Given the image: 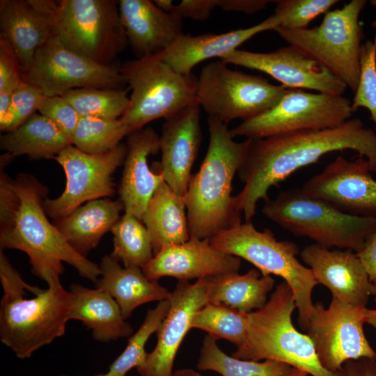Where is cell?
<instances>
[{"label":"cell","instance_id":"cell-1","mask_svg":"<svg viewBox=\"0 0 376 376\" xmlns=\"http://www.w3.org/2000/svg\"><path fill=\"white\" fill-rule=\"evenodd\" d=\"M353 150L368 161L376 173V132L359 118H350L338 127L288 132L263 139H249L238 171L244 184L234 196L235 207L245 221L255 216L257 203L269 198V189L277 187L293 173L316 163L327 154Z\"/></svg>","mask_w":376,"mask_h":376},{"label":"cell","instance_id":"cell-2","mask_svg":"<svg viewBox=\"0 0 376 376\" xmlns=\"http://www.w3.org/2000/svg\"><path fill=\"white\" fill-rule=\"evenodd\" d=\"M48 192L31 174L21 173L13 179L1 171V250L26 253L32 273L47 284L60 281L63 262L95 283L100 276L99 265L77 252L48 220L43 207Z\"/></svg>","mask_w":376,"mask_h":376},{"label":"cell","instance_id":"cell-3","mask_svg":"<svg viewBox=\"0 0 376 376\" xmlns=\"http://www.w3.org/2000/svg\"><path fill=\"white\" fill-rule=\"evenodd\" d=\"M207 124V150L185 196L189 236L199 240L242 223L232 185L249 144V139L235 141L226 124L210 118Z\"/></svg>","mask_w":376,"mask_h":376},{"label":"cell","instance_id":"cell-4","mask_svg":"<svg viewBox=\"0 0 376 376\" xmlns=\"http://www.w3.org/2000/svg\"><path fill=\"white\" fill-rule=\"evenodd\" d=\"M295 308L292 291L283 281L276 286L263 307L249 313L246 340L232 356L285 363L312 376H345L342 370L333 373L322 366L309 336L293 326L292 314Z\"/></svg>","mask_w":376,"mask_h":376},{"label":"cell","instance_id":"cell-5","mask_svg":"<svg viewBox=\"0 0 376 376\" xmlns=\"http://www.w3.org/2000/svg\"><path fill=\"white\" fill-rule=\"evenodd\" d=\"M263 214L283 229L328 249L355 253L376 229V217L352 215L305 193L301 187L283 190L264 201Z\"/></svg>","mask_w":376,"mask_h":376},{"label":"cell","instance_id":"cell-6","mask_svg":"<svg viewBox=\"0 0 376 376\" xmlns=\"http://www.w3.org/2000/svg\"><path fill=\"white\" fill-rule=\"evenodd\" d=\"M219 251L253 264L263 275L274 274L290 287L298 309V324L306 331L313 309V288L318 284L311 269L297 258L299 248L288 240L279 241L273 233L257 230L251 221L241 223L210 239Z\"/></svg>","mask_w":376,"mask_h":376},{"label":"cell","instance_id":"cell-7","mask_svg":"<svg viewBox=\"0 0 376 376\" xmlns=\"http://www.w3.org/2000/svg\"><path fill=\"white\" fill-rule=\"evenodd\" d=\"M52 34L70 49L101 65L116 63L128 45L115 0H43Z\"/></svg>","mask_w":376,"mask_h":376},{"label":"cell","instance_id":"cell-8","mask_svg":"<svg viewBox=\"0 0 376 376\" xmlns=\"http://www.w3.org/2000/svg\"><path fill=\"white\" fill-rule=\"evenodd\" d=\"M33 297L29 288L3 291L0 304V340L24 359L65 333L70 299L60 281L47 284Z\"/></svg>","mask_w":376,"mask_h":376},{"label":"cell","instance_id":"cell-9","mask_svg":"<svg viewBox=\"0 0 376 376\" xmlns=\"http://www.w3.org/2000/svg\"><path fill=\"white\" fill-rule=\"evenodd\" d=\"M366 3V0H352L341 8L328 11L321 24L312 29H289L278 26L274 31L355 92L363 38L359 17Z\"/></svg>","mask_w":376,"mask_h":376},{"label":"cell","instance_id":"cell-10","mask_svg":"<svg viewBox=\"0 0 376 376\" xmlns=\"http://www.w3.org/2000/svg\"><path fill=\"white\" fill-rule=\"evenodd\" d=\"M162 54L127 61L120 66L132 90L128 107L120 118L129 134L157 118L166 119L198 105V78L175 72L163 61Z\"/></svg>","mask_w":376,"mask_h":376},{"label":"cell","instance_id":"cell-11","mask_svg":"<svg viewBox=\"0 0 376 376\" xmlns=\"http://www.w3.org/2000/svg\"><path fill=\"white\" fill-rule=\"evenodd\" d=\"M287 88L263 77L233 70L222 61L205 65L197 80V99L208 118L228 125L246 120L276 106Z\"/></svg>","mask_w":376,"mask_h":376},{"label":"cell","instance_id":"cell-12","mask_svg":"<svg viewBox=\"0 0 376 376\" xmlns=\"http://www.w3.org/2000/svg\"><path fill=\"white\" fill-rule=\"evenodd\" d=\"M352 102L342 96L287 88L270 110L230 130L233 137L263 139L292 131L334 128L350 119Z\"/></svg>","mask_w":376,"mask_h":376},{"label":"cell","instance_id":"cell-13","mask_svg":"<svg viewBox=\"0 0 376 376\" xmlns=\"http://www.w3.org/2000/svg\"><path fill=\"white\" fill-rule=\"evenodd\" d=\"M120 66L117 63H97L70 49L52 34L21 75L23 81L39 88L46 97L62 96L77 88L123 89L127 82Z\"/></svg>","mask_w":376,"mask_h":376},{"label":"cell","instance_id":"cell-14","mask_svg":"<svg viewBox=\"0 0 376 376\" xmlns=\"http://www.w3.org/2000/svg\"><path fill=\"white\" fill-rule=\"evenodd\" d=\"M367 308L332 297L328 308L314 304L306 329L322 366L338 372L349 360L368 357L376 359L363 331Z\"/></svg>","mask_w":376,"mask_h":376},{"label":"cell","instance_id":"cell-15","mask_svg":"<svg viewBox=\"0 0 376 376\" xmlns=\"http://www.w3.org/2000/svg\"><path fill=\"white\" fill-rule=\"evenodd\" d=\"M126 144L120 143L107 152L90 154L70 145L54 159L66 177L65 188L56 198H47L43 203L47 216L58 220L70 214L85 202L115 194L112 175L123 164Z\"/></svg>","mask_w":376,"mask_h":376},{"label":"cell","instance_id":"cell-16","mask_svg":"<svg viewBox=\"0 0 376 376\" xmlns=\"http://www.w3.org/2000/svg\"><path fill=\"white\" fill-rule=\"evenodd\" d=\"M370 171L363 156L349 161L338 155L322 171L306 180L301 189L343 212L376 217V180Z\"/></svg>","mask_w":376,"mask_h":376},{"label":"cell","instance_id":"cell-17","mask_svg":"<svg viewBox=\"0 0 376 376\" xmlns=\"http://www.w3.org/2000/svg\"><path fill=\"white\" fill-rule=\"evenodd\" d=\"M223 62L265 72L287 88L308 89L342 95L347 87L337 77L291 45L261 53L235 49Z\"/></svg>","mask_w":376,"mask_h":376},{"label":"cell","instance_id":"cell-18","mask_svg":"<svg viewBox=\"0 0 376 376\" xmlns=\"http://www.w3.org/2000/svg\"><path fill=\"white\" fill-rule=\"evenodd\" d=\"M207 277L194 283L178 281L171 292L170 308L159 327L157 341L144 363L136 368L140 376H172L178 349L196 311L208 303Z\"/></svg>","mask_w":376,"mask_h":376},{"label":"cell","instance_id":"cell-19","mask_svg":"<svg viewBox=\"0 0 376 376\" xmlns=\"http://www.w3.org/2000/svg\"><path fill=\"white\" fill-rule=\"evenodd\" d=\"M241 258L213 248L210 239L189 238L187 241L163 246L143 269L151 281L171 276L178 281L238 273Z\"/></svg>","mask_w":376,"mask_h":376},{"label":"cell","instance_id":"cell-20","mask_svg":"<svg viewBox=\"0 0 376 376\" xmlns=\"http://www.w3.org/2000/svg\"><path fill=\"white\" fill-rule=\"evenodd\" d=\"M202 141L200 106L186 107L166 118L159 136L162 160L157 166L164 182L185 197Z\"/></svg>","mask_w":376,"mask_h":376},{"label":"cell","instance_id":"cell-21","mask_svg":"<svg viewBox=\"0 0 376 376\" xmlns=\"http://www.w3.org/2000/svg\"><path fill=\"white\" fill-rule=\"evenodd\" d=\"M300 256L318 283L326 286L332 297L366 307L371 281L355 252L350 249L331 250L315 243L305 246Z\"/></svg>","mask_w":376,"mask_h":376},{"label":"cell","instance_id":"cell-22","mask_svg":"<svg viewBox=\"0 0 376 376\" xmlns=\"http://www.w3.org/2000/svg\"><path fill=\"white\" fill-rule=\"evenodd\" d=\"M127 136V154L118 187L119 200L125 213L142 220L151 197L164 181L159 169L154 172L148 163V157L160 150L159 136L149 127Z\"/></svg>","mask_w":376,"mask_h":376},{"label":"cell","instance_id":"cell-23","mask_svg":"<svg viewBox=\"0 0 376 376\" xmlns=\"http://www.w3.org/2000/svg\"><path fill=\"white\" fill-rule=\"evenodd\" d=\"M119 12L128 45L136 58L164 53L183 33V19L153 1L120 0Z\"/></svg>","mask_w":376,"mask_h":376},{"label":"cell","instance_id":"cell-24","mask_svg":"<svg viewBox=\"0 0 376 376\" xmlns=\"http://www.w3.org/2000/svg\"><path fill=\"white\" fill-rule=\"evenodd\" d=\"M52 34L43 0L0 1V36L16 52L21 72L28 69L38 49Z\"/></svg>","mask_w":376,"mask_h":376},{"label":"cell","instance_id":"cell-25","mask_svg":"<svg viewBox=\"0 0 376 376\" xmlns=\"http://www.w3.org/2000/svg\"><path fill=\"white\" fill-rule=\"evenodd\" d=\"M280 25L273 14L259 24L246 29L233 30L221 34L198 36L182 34L163 53L162 59L175 72L189 75L192 69L202 61L223 56L235 50L255 35L274 30Z\"/></svg>","mask_w":376,"mask_h":376},{"label":"cell","instance_id":"cell-26","mask_svg":"<svg viewBox=\"0 0 376 376\" xmlns=\"http://www.w3.org/2000/svg\"><path fill=\"white\" fill-rule=\"evenodd\" d=\"M68 316L91 331L94 340L108 343L133 334L132 327L123 318L116 300L106 291L72 284Z\"/></svg>","mask_w":376,"mask_h":376},{"label":"cell","instance_id":"cell-27","mask_svg":"<svg viewBox=\"0 0 376 376\" xmlns=\"http://www.w3.org/2000/svg\"><path fill=\"white\" fill-rule=\"evenodd\" d=\"M100 276L95 288L107 292L118 304L127 320L139 306L151 301L169 299L171 292L158 281L148 279L139 267H123L110 255L99 265Z\"/></svg>","mask_w":376,"mask_h":376},{"label":"cell","instance_id":"cell-28","mask_svg":"<svg viewBox=\"0 0 376 376\" xmlns=\"http://www.w3.org/2000/svg\"><path fill=\"white\" fill-rule=\"evenodd\" d=\"M124 209L120 200L101 198L86 202L63 218L55 220L54 225L68 244L85 256L95 249L102 237L120 219Z\"/></svg>","mask_w":376,"mask_h":376},{"label":"cell","instance_id":"cell-29","mask_svg":"<svg viewBox=\"0 0 376 376\" xmlns=\"http://www.w3.org/2000/svg\"><path fill=\"white\" fill-rule=\"evenodd\" d=\"M185 197L175 194L164 181L151 197L142 217L150 237L153 253L166 245L189 238Z\"/></svg>","mask_w":376,"mask_h":376},{"label":"cell","instance_id":"cell-30","mask_svg":"<svg viewBox=\"0 0 376 376\" xmlns=\"http://www.w3.org/2000/svg\"><path fill=\"white\" fill-rule=\"evenodd\" d=\"M208 302L221 304L250 313L261 308L267 301L274 279L251 269L244 274H219L207 277Z\"/></svg>","mask_w":376,"mask_h":376},{"label":"cell","instance_id":"cell-31","mask_svg":"<svg viewBox=\"0 0 376 376\" xmlns=\"http://www.w3.org/2000/svg\"><path fill=\"white\" fill-rule=\"evenodd\" d=\"M71 139L51 120L35 113L19 127L1 136V149L13 157L27 155L29 159H54Z\"/></svg>","mask_w":376,"mask_h":376},{"label":"cell","instance_id":"cell-32","mask_svg":"<svg viewBox=\"0 0 376 376\" xmlns=\"http://www.w3.org/2000/svg\"><path fill=\"white\" fill-rule=\"evenodd\" d=\"M196 366L199 370L214 371L221 376H285L292 368L272 360L256 361L229 356L207 334L203 340Z\"/></svg>","mask_w":376,"mask_h":376},{"label":"cell","instance_id":"cell-33","mask_svg":"<svg viewBox=\"0 0 376 376\" xmlns=\"http://www.w3.org/2000/svg\"><path fill=\"white\" fill-rule=\"evenodd\" d=\"M111 231L113 249L110 256L125 267L143 269L154 257L148 231L135 216L125 212Z\"/></svg>","mask_w":376,"mask_h":376},{"label":"cell","instance_id":"cell-34","mask_svg":"<svg viewBox=\"0 0 376 376\" xmlns=\"http://www.w3.org/2000/svg\"><path fill=\"white\" fill-rule=\"evenodd\" d=\"M249 325V313L208 302L194 315L191 329H201L216 340L224 339L238 347L246 340Z\"/></svg>","mask_w":376,"mask_h":376},{"label":"cell","instance_id":"cell-35","mask_svg":"<svg viewBox=\"0 0 376 376\" xmlns=\"http://www.w3.org/2000/svg\"><path fill=\"white\" fill-rule=\"evenodd\" d=\"M129 89L77 88L67 92L62 97L81 117L116 120L119 119L128 107Z\"/></svg>","mask_w":376,"mask_h":376},{"label":"cell","instance_id":"cell-36","mask_svg":"<svg viewBox=\"0 0 376 376\" xmlns=\"http://www.w3.org/2000/svg\"><path fill=\"white\" fill-rule=\"evenodd\" d=\"M169 299L159 301L154 308L147 311L145 318L136 333L128 339L123 352L110 365L109 376H126L133 368L142 366L148 356L145 346L150 336L156 333L168 313Z\"/></svg>","mask_w":376,"mask_h":376},{"label":"cell","instance_id":"cell-37","mask_svg":"<svg viewBox=\"0 0 376 376\" xmlns=\"http://www.w3.org/2000/svg\"><path fill=\"white\" fill-rule=\"evenodd\" d=\"M129 134L120 119L81 117L72 137V144L90 154H100L113 149Z\"/></svg>","mask_w":376,"mask_h":376},{"label":"cell","instance_id":"cell-38","mask_svg":"<svg viewBox=\"0 0 376 376\" xmlns=\"http://www.w3.org/2000/svg\"><path fill=\"white\" fill-rule=\"evenodd\" d=\"M360 77L352 101L353 113L359 107L369 110L376 131V47L368 40L361 45Z\"/></svg>","mask_w":376,"mask_h":376},{"label":"cell","instance_id":"cell-39","mask_svg":"<svg viewBox=\"0 0 376 376\" xmlns=\"http://www.w3.org/2000/svg\"><path fill=\"white\" fill-rule=\"evenodd\" d=\"M338 0H278L274 14L280 25L289 29L307 28L308 24L318 15L326 13L337 3Z\"/></svg>","mask_w":376,"mask_h":376},{"label":"cell","instance_id":"cell-40","mask_svg":"<svg viewBox=\"0 0 376 376\" xmlns=\"http://www.w3.org/2000/svg\"><path fill=\"white\" fill-rule=\"evenodd\" d=\"M45 95L38 87L22 81L13 91L8 110L0 119V129L8 132L15 130L38 111Z\"/></svg>","mask_w":376,"mask_h":376},{"label":"cell","instance_id":"cell-41","mask_svg":"<svg viewBox=\"0 0 376 376\" xmlns=\"http://www.w3.org/2000/svg\"><path fill=\"white\" fill-rule=\"evenodd\" d=\"M38 111L51 120L72 141L81 116L63 97L45 96L39 107Z\"/></svg>","mask_w":376,"mask_h":376},{"label":"cell","instance_id":"cell-42","mask_svg":"<svg viewBox=\"0 0 376 376\" xmlns=\"http://www.w3.org/2000/svg\"><path fill=\"white\" fill-rule=\"evenodd\" d=\"M22 81L16 52L10 42L0 36V93H13Z\"/></svg>","mask_w":376,"mask_h":376},{"label":"cell","instance_id":"cell-43","mask_svg":"<svg viewBox=\"0 0 376 376\" xmlns=\"http://www.w3.org/2000/svg\"><path fill=\"white\" fill-rule=\"evenodd\" d=\"M217 7L218 0H182L173 6L171 12L182 19L189 17L196 21H204Z\"/></svg>","mask_w":376,"mask_h":376},{"label":"cell","instance_id":"cell-44","mask_svg":"<svg viewBox=\"0 0 376 376\" xmlns=\"http://www.w3.org/2000/svg\"><path fill=\"white\" fill-rule=\"evenodd\" d=\"M370 281L376 279V229L366 238L362 249L356 253Z\"/></svg>","mask_w":376,"mask_h":376},{"label":"cell","instance_id":"cell-45","mask_svg":"<svg viewBox=\"0 0 376 376\" xmlns=\"http://www.w3.org/2000/svg\"><path fill=\"white\" fill-rule=\"evenodd\" d=\"M272 2L273 1L269 0H218V7L228 12L253 14L265 9L267 4Z\"/></svg>","mask_w":376,"mask_h":376},{"label":"cell","instance_id":"cell-46","mask_svg":"<svg viewBox=\"0 0 376 376\" xmlns=\"http://www.w3.org/2000/svg\"><path fill=\"white\" fill-rule=\"evenodd\" d=\"M342 370L345 376H376V359L349 360L343 363Z\"/></svg>","mask_w":376,"mask_h":376},{"label":"cell","instance_id":"cell-47","mask_svg":"<svg viewBox=\"0 0 376 376\" xmlns=\"http://www.w3.org/2000/svg\"><path fill=\"white\" fill-rule=\"evenodd\" d=\"M153 2L161 10L170 13L172 10L173 6V1L172 0H155Z\"/></svg>","mask_w":376,"mask_h":376},{"label":"cell","instance_id":"cell-48","mask_svg":"<svg viewBox=\"0 0 376 376\" xmlns=\"http://www.w3.org/2000/svg\"><path fill=\"white\" fill-rule=\"evenodd\" d=\"M172 376H203L191 368H181L173 373Z\"/></svg>","mask_w":376,"mask_h":376},{"label":"cell","instance_id":"cell-49","mask_svg":"<svg viewBox=\"0 0 376 376\" xmlns=\"http://www.w3.org/2000/svg\"><path fill=\"white\" fill-rule=\"evenodd\" d=\"M366 323L376 329V309H367Z\"/></svg>","mask_w":376,"mask_h":376},{"label":"cell","instance_id":"cell-50","mask_svg":"<svg viewBox=\"0 0 376 376\" xmlns=\"http://www.w3.org/2000/svg\"><path fill=\"white\" fill-rule=\"evenodd\" d=\"M308 374L304 370L292 367L290 372L285 376H307Z\"/></svg>","mask_w":376,"mask_h":376},{"label":"cell","instance_id":"cell-51","mask_svg":"<svg viewBox=\"0 0 376 376\" xmlns=\"http://www.w3.org/2000/svg\"><path fill=\"white\" fill-rule=\"evenodd\" d=\"M370 295L375 297L376 301V279L371 281Z\"/></svg>","mask_w":376,"mask_h":376},{"label":"cell","instance_id":"cell-52","mask_svg":"<svg viewBox=\"0 0 376 376\" xmlns=\"http://www.w3.org/2000/svg\"><path fill=\"white\" fill-rule=\"evenodd\" d=\"M370 3L372 5H373V6H376V0H371ZM372 26L375 29V38H374V40H373V44L375 45V47H376V20L373 22Z\"/></svg>","mask_w":376,"mask_h":376},{"label":"cell","instance_id":"cell-53","mask_svg":"<svg viewBox=\"0 0 376 376\" xmlns=\"http://www.w3.org/2000/svg\"><path fill=\"white\" fill-rule=\"evenodd\" d=\"M61 376H68V375H61ZM95 376H109V375H107L105 373V374H100V375H95Z\"/></svg>","mask_w":376,"mask_h":376}]
</instances>
